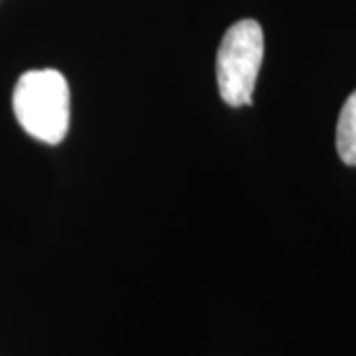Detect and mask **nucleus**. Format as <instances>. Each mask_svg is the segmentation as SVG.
I'll use <instances>...</instances> for the list:
<instances>
[{"instance_id": "1", "label": "nucleus", "mask_w": 356, "mask_h": 356, "mask_svg": "<svg viewBox=\"0 0 356 356\" xmlns=\"http://www.w3.org/2000/svg\"><path fill=\"white\" fill-rule=\"evenodd\" d=\"M14 115L34 139L58 145L70 127V88L58 70H30L20 76L13 95Z\"/></svg>"}, {"instance_id": "2", "label": "nucleus", "mask_w": 356, "mask_h": 356, "mask_svg": "<svg viewBox=\"0 0 356 356\" xmlns=\"http://www.w3.org/2000/svg\"><path fill=\"white\" fill-rule=\"evenodd\" d=\"M264 62V30L252 18L229 26L216 56L218 89L232 107L252 105L257 74Z\"/></svg>"}, {"instance_id": "3", "label": "nucleus", "mask_w": 356, "mask_h": 356, "mask_svg": "<svg viewBox=\"0 0 356 356\" xmlns=\"http://www.w3.org/2000/svg\"><path fill=\"white\" fill-rule=\"evenodd\" d=\"M337 151L344 165L356 166V91L348 95L339 115Z\"/></svg>"}]
</instances>
